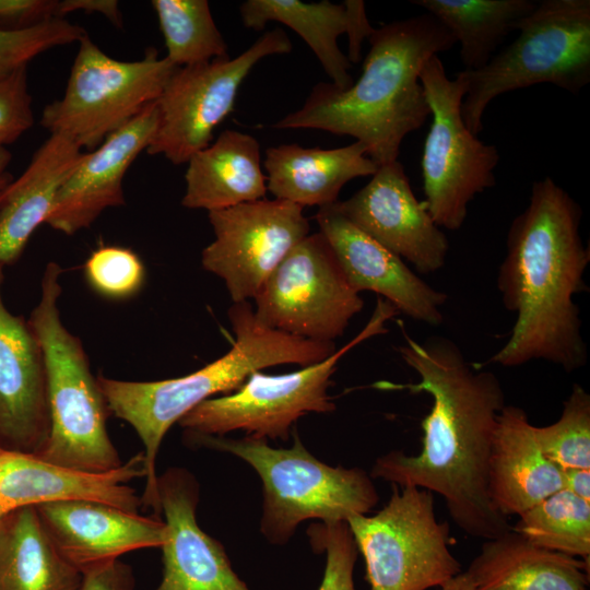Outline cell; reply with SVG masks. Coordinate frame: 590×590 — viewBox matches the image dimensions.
<instances>
[{
    "label": "cell",
    "mask_w": 590,
    "mask_h": 590,
    "mask_svg": "<svg viewBox=\"0 0 590 590\" xmlns=\"http://www.w3.org/2000/svg\"><path fill=\"white\" fill-rule=\"evenodd\" d=\"M398 346L418 381H379L387 390L425 392L433 399L422 421L417 455L393 450L378 457L370 476L398 486H415L441 496L453 522L468 535L488 540L511 529L509 518L493 505L487 488L488 458L499 412L506 405L497 376L469 363L458 345L434 335Z\"/></svg>",
    "instance_id": "6da1fadb"
},
{
    "label": "cell",
    "mask_w": 590,
    "mask_h": 590,
    "mask_svg": "<svg viewBox=\"0 0 590 590\" xmlns=\"http://www.w3.org/2000/svg\"><path fill=\"white\" fill-rule=\"evenodd\" d=\"M582 210L553 178L535 180L528 206L511 222L497 273L510 337L487 363L518 367L544 359L573 373L587 364L580 309L590 250L580 236Z\"/></svg>",
    "instance_id": "7a4b0ae2"
},
{
    "label": "cell",
    "mask_w": 590,
    "mask_h": 590,
    "mask_svg": "<svg viewBox=\"0 0 590 590\" xmlns=\"http://www.w3.org/2000/svg\"><path fill=\"white\" fill-rule=\"evenodd\" d=\"M359 79L345 90L316 84L304 105L273 125L350 135L378 166L397 161L405 135L423 127L430 109L420 73L433 56L456 44L432 14L375 28Z\"/></svg>",
    "instance_id": "3957f363"
},
{
    "label": "cell",
    "mask_w": 590,
    "mask_h": 590,
    "mask_svg": "<svg viewBox=\"0 0 590 590\" xmlns=\"http://www.w3.org/2000/svg\"><path fill=\"white\" fill-rule=\"evenodd\" d=\"M236 340L232 349L188 375L156 380L126 381L97 376L110 414L127 422L143 444L145 487L142 506L161 512L156 457L168 429L201 402L240 388L255 371L267 367L319 363L335 350L334 342H317L269 329L257 322L249 302L228 309Z\"/></svg>",
    "instance_id": "277c9868"
},
{
    "label": "cell",
    "mask_w": 590,
    "mask_h": 590,
    "mask_svg": "<svg viewBox=\"0 0 590 590\" xmlns=\"http://www.w3.org/2000/svg\"><path fill=\"white\" fill-rule=\"evenodd\" d=\"M62 272L58 263L47 264L28 319L44 353L50 414L48 439L36 456L71 470L105 473L123 462L106 428L110 412L97 377L80 339L61 321Z\"/></svg>",
    "instance_id": "5b68a950"
},
{
    "label": "cell",
    "mask_w": 590,
    "mask_h": 590,
    "mask_svg": "<svg viewBox=\"0 0 590 590\" xmlns=\"http://www.w3.org/2000/svg\"><path fill=\"white\" fill-rule=\"evenodd\" d=\"M291 448L270 447L246 436L188 434L192 445L236 456L255 469L263 485L261 533L272 544L288 542L300 522L347 521L378 503L373 477L359 468L331 467L314 457L293 428Z\"/></svg>",
    "instance_id": "8992f818"
},
{
    "label": "cell",
    "mask_w": 590,
    "mask_h": 590,
    "mask_svg": "<svg viewBox=\"0 0 590 590\" xmlns=\"http://www.w3.org/2000/svg\"><path fill=\"white\" fill-rule=\"evenodd\" d=\"M518 37L481 69L465 71L461 116L475 135L497 96L535 84L577 95L590 83V0H543L522 17Z\"/></svg>",
    "instance_id": "52a82bcc"
},
{
    "label": "cell",
    "mask_w": 590,
    "mask_h": 590,
    "mask_svg": "<svg viewBox=\"0 0 590 590\" xmlns=\"http://www.w3.org/2000/svg\"><path fill=\"white\" fill-rule=\"evenodd\" d=\"M398 312L393 305L378 297L363 330L326 359L284 375L257 370L236 391L201 402L178 424L187 434L224 436L243 430L252 438L287 440L299 417L335 410L328 388L338 362L363 341L386 333L387 321Z\"/></svg>",
    "instance_id": "ba28073f"
},
{
    "label": "cell",
    "mask_w": 590,
    "mask_h": 590,
    "mask_svg": "<svg viewBox=\"0 0 590 590\" xmlns=\"http://www.w3.org/2000/svg\"><path fill=\"white\" fill-rule=\"evenodd\" d=\"M63 95L46 105L40 125L94 150L161 96L178 68L155 48L135 61L105 54L86 34L79 40Z\"/></svg>",
    "instance_id": "9c48e42d"
},
{
    "label": "cell",
    "mask_w": 590,
    "mask_h": 590,
    "mask_svg": "<svg viewBox=\"0 0 590 590\" xmlns=\"http://www.w3.org/2000/svg\"><path fill=\"white\" fill-rule=\"evenodd\" d=\"M346 522L370 590H428L462 571L449 550V524L437 519L430 491L392 484L382 509Z\"/></svg>",
    "instance_id": "30bf717a"
},
{
    "label": "cell",
    "mask_w": 590,
    "mask_h": 590,
    "mask_svg": "<svg viewBox=\"0 0 590 590\" xmlns=\"http://www.w3.org/2000/svg\"><path fill=\"white\" fill-rule=\"evenodd\" d=\"M420 81L433 117L422 156L423 202L437 226L456 231L474 197L496 185L499 153L463 122L461 104L469 87L464 71L449 79L436 55L424 63Z\"/></svg>",
    "instance_id": "8fae6325"
},
{
    "label": "cell",
    "mask_w": 590,
    "mask_h": 590,
    "mask_svg": "<svg viewBox=\"0 0 590 590\" xmlns=\"http://www.w3.org/2000/svg\"><path fill=\"white\" fill-rule=\"evenodd\" d=\"M291 50L287 34L274 28L235 58L177 68L156 101L158 123L146 152L176 165L188 163L211 144L215 128L234 110L239 86L255 64Z\"/></svg>",
    "instance_id": "7c38bea8"
},
{
    "label": "cell",
    "mask_w": 590,
    "mask_h": 590,
    "mask_svg": "<svg viewBox=\"0 0 590 590\" xmlns=\"http://www.w3.org/2000/svg\"><path fill=\"white\" fill-rule=\"evenodd\" d=\"M253 299L258 323L317 342L343 335L364 306L320 232L308 234L284 257Z\"/></svg>",
    "instance_id": "4fadbf2b"
},
{
    "label": "cell",
    "mask_w": 590,
    "mask_h": 590,
    "mask_svg": "<svg viewBox=\"0 0 590 590\" xmlns=\"http://www.w3.org/2000/svg\"><path fill=\"white\" fill-rule=\"evenodd\" d=\"M208 215L214 240L203 249L201 263L224 281L233 304L253 299L310 229L304 208L280 199L245 202Z\"/></svg>",
    "instance_id": "5bb4252c"
},
{
    "label": "cell",
    "mask_w": 590,
    "mask_h": 590,
    "mask_svg": "<svg viewBox=\"0 0 590 590\" xmlns=\"http://www.w3.org/2000/svg\"><path fill=\"white\" fill-rule=\"evenodd\" d=\"M335 206L358 229L418 272L432 273L444 267L448 238L415 197L398 160L380 165L362 189Z\"/></svg>",
    "instance_id": "9a60e30c"
},
{
    "label": "cell",
    "mask_w": 590,
    "mask_h": 590,
    "mask_svg": "<svg viewBox=\"0 0 590 590\" xmlns=\"http://www.w3.org/2000/svg\"><path fill=\"white\" fill-rule=\"evenodd\" d=\"M158 123L156 101L83 153L60 186L45 224L67 235L87 228L108 208L125 204L123 177L146 151Z\"/></svg>",
    "instance_id": "2e32d148"
},
{
    "label": "cell",
    "mask_w": 590,
    "mask_h": 590,
    "mask_svg": "<svg viewBox=\"0 0 590 590\" xmlns=\"http://www.w3.org/2000/svg\"><path fill=\"white\" fill-rule=\"evenodd\" d=\"M199 483L184 468L157 476V495L166 524L163 578L155 590H249L235 574L222 544L198 524Z\"/></svg>",
    "instance_id": "e0dca14e"
},
{
    "label": "cell",
    "mask_w": 590,
    "mask_h": 590,
    "mask_svg": "<svg viewBox=\"0 0 590 590\" xmlns=\"http://www.w3.org/2000/svg\"><path fill=\"white\" fill-rule=\"evenodd\" d=\"M0 264V447L37 455L50 432L44 353L28 320L5 307Z\"/></svg>",
    "instance_id": "ac0fdd59"
},
{
    "label": "cell",
    "mask_w": 590,
    "mask_h": 590,
    "mask_svg": "<svg viewBox=\"0 0 590 590\" xmlns=\"http://www.w3.org/2000/svg\"><path fill=\"white\" fill-rule=\"evenodd\" d=\"M316 220L341 269L357 292L371 291L416 321L438 326L448 299L417 276L404 261L353 225L335 206H320Z\"/></svg>",
    "instance_id": "d6986e66"
},
{
    "label": "cell",
    "mask_w": 590,
    "mask_h": 590,
    "mask_svg": "<svg viewBox=\"0 0 590 590\" xmlns=\"http://www.w3.org/2000/svg\"><path fill=\"white\" fill-rule=\"evenodd\" d=\"M51 542L81 574L118 559L125 553L161 547L165 522L87 499H69L35 506Z\"/></svg>",
    "instance_id": "ffe728a7"
},
{
    "label": "cell",
    "mask_w": 590,
    "mask_h": 590,
    "mask_svg": "<svg viewBox=\"0 0 590 590\" xmlns=\"http://www.w3.org/2000/svg\"><path fill=\"white\" fill-rule=\"evenodd\" d=\"M143 453L118 469L85 473L47 462L36 455L0 449V516L45 503L87 499L139 514L142 500L129 485L144 477Z\"/></svg>",
    "instance_id": "44dd1931"
},
{
    "label": "cell",
    "mask_w": 590,
    "mask_h": 590,
    "mask_svg": "<svg viewBox=\"0 0 590 590\" xmlns=\"http://www.w3.org/2000/svg\"><path fill=\"white\" fill-rule=\"evenodd\" d=\"M243 25L262 31L268 22L285 24L310 47L331 83L339 90L353 84L352 63L361 60L362 43L375 28L362 0L305 3L298 0H247L240 4Z\"/></svg>",
    "instance_id": "7402d4cb"
},
{
    "label": "cell",
    "mask_w": 590,
    "mask_h": 590,
    "mask_svg": "<svg viewBox=\"0 0 590 590\" xmlns=\"http://www.w3.org/2000/svg\"><path fill=\"white\" fill-rule=\"evenodd\" d=\"M526 411L505 405L499 412L488 458L487 488L505 517L519 516L564 488L563 469L542 452Z\"/></svg>",
    "instance_id": "603a6c76"
},
{
    "label": "cell",
    "mask_w": 590,
    "mask_h": 590,
    "mask_svg": "<svg viewBox=\"0 0 590 590\" xmlns=\"http://www.w3.org/2000/svg\"><path fill=\"white\" fill-rule=\"evenodd\" d=\"M82 149L60 134L34 153L23 174L0 193V264L14 263L36 228L45 224L56 194L82 156Z\"/></svg>",
    "instance_id": "cb8c5ba5"
},
{
    "label": "cell",
    "mask_w": 590,
    "mask_h": 590,
    "mask_svg": "<svg viewBox=\"0 0 590 590\" xmlns=\"http://www.w3.org/2000/svg\"><path fill=\"white\" fill-rule=\"evenodd\" d=\"M366 155L358 141L328 150L297 143L271 146L263 163L267 191L303 208L333 204L346 182L377 172L379 166Z\"/></svg>",
    "instance_id": "d4e9b609"
},
{
    "label": "cell",
    "mask_w": 590,
    "mask_h": 590,
    "mask_svg": "<svg viewBox=\"0 0 590 590\" xmlns=\"http://www.w3.org/2000/svg\"><path fill=\"white\" fill-rule=\"evenodd\" d=\"M589 562L536 546L510 529L484 540L465 571L475 590H588Z\"/></svg>",
    "instance_id": "484cf974"
},
{
    "label": "cell",
    "mask_w": 590,
    "mask_h": 590,
    "mask_svg": "<svg viewBox=\"0 0 590 590\" xmlns=\"http://www.w3.org/2000/svg\"><path fill=\"white\" fill-rule=\"evenodd\" d=\"M181 204L208 212L264 199L267 177L252 135L224 130L188 161Z\"/></svg>",
    "instance_id": "4316f807"
},
{
    "label": "cell",
    "mask_w": 590,
    "mask_h": 590,
    "mask_svg": "<svg viewBox=\"0 0 590 590\" xmlns=\"http://www.w3.org/2000/svg\"><path fill=\"white\" fill-rule=\"evenodd\" d=\"M82 574L58 552L35 507L0 520V590H76Z\"/></svg>",
    "instance_id": "83f0119b"
},
{
    "label": "cell",
    "mask_w": 590,
    "mask_h": 590,
    "mask_svg": "<svg viewBox=\"0 0 590 590\" xmlns=\"http://www.w3.org/2000/svg\"><path fill=\"white\" fill-rule=\"evenodd\" d=\"M436 17L460 44L465 71L483 68L518 22L532 12V0H413Z\"/></svg>",
    "instance_id": "f1b7e54d"
},
{
    "label": "cell",
    "mask_w": 590,
    "mask_h": 590,
    "mask_svg": "<svg viewBox=\"0 0 590 590\" xmlns=\"http://www.w3.org/2000/svg\"><path fill=\"white\" fill-rule=\"evenodd\" d=\"M511 529L532 544L590 558V503L562 488L520 514Z\"/></svg>",
    "instance_id": "f546056e"
},
{
    "label": "cell",
    "mask_w": 590,
    "mask_h": 590,
    "mask_svg": "<svg viewBox=\"0 0 590 590\" xmlns=\"http://www.w3.org/2000/svg\"><path fill=\"white\" fill-rule=\"evenodd\" d=\"M166 46V58L186 67L227 57V44L220 33L206 0H153Z\"/></svg>",
    "instance_id": "4dcf8cb0"
},
{
    "label": "cell",
    "mask_w": 590,
    "mask_h": 590,
    "mask_svg": "<svg viewBox=\"0 0 590 590\" xmlns=\"http://www.w3.org/2000/svg\"><path fill=\"white\" fill-rule=\"evenodd\" d=\"M533 430L544 456L560 469H590V394L582 386H573L556 422Z\"/></svg>",
    "instance_id": "1f68e13d"
},
{
    "label": "cell",
    "mask_w": 590,
    "mask_h": 590,
    "mask_svg": "<svg viewBox=\"0 0 590 590\" xmlns=\"http://www.w3.org/2000/svg\"><path fill=\"white\" fill-rule=\"evenodd\" d=\"M83 272L94 292L114 300L134 296L145 281L141 258L121 246H101L93 250L84 262Z\"/></svg>",
    "instance_id": "d6a6232c"
},
{
    "label": "cell",
    "mask_w": 590,
    "mask_h": 590,
    "mask_svg": "<svg viewBox=\"0 0 590 590\" xmlns=\"http://www.w3.org/2000/svg\"><path fill=\"white\" fill-rule=\"evenodd\" d=\"M83 27L66 19H52L19 32L0 31V79L27 68L36 56L54 47L79 43Z\"/></svg>",
    "instance_id": "836d02e7"
},
{
    "label": "cell",
    "mask_w": 590,
    "mask_h": 590,
    "mask_svg": "<svg viewBox=\"0 0 590 590\" xmlns=\"http://www.w3.org/2000/svg\"><path fill=\"white\" fill-rule=\"evenodd\" d=\"M307 534L312 550L327 556L318 590H356L353 571L358 550L347 522H315L308 527Z\"/></svg>",
    "instance_id": "e575fe53"
},
{
    "label": "cell",
    "mask_w": 590,
    "mask_h": 590,
    "mask_svg": "<svg viewBox=\"0 0 590 590\" xmlns=\"http://www.w3.org/2000/svg\"><path fill=\"white\" fill-rule=\"evenodd\" d=\"M34 123L26 68L0 79V149L16 141Z\"/></svg>",
    "instance_id": "d590c367"
},
{
    "label": "cell",
    "mask_w": 590,
    "mask_h": 590,
    "mask_svg": "<svg viewBox=\"0 0 590 590\" xmlns=\"http://www.w3.org/2000/svg\"><path fill=\"white\" fill-rule=\"evenodd\" d=\"M60 15V0H0V31L32 28Z\"/></svg>",
    "instance_id": "8d00e7d4"
},
{
    "label": "cell",
    "mask_w": 590,
    "mask_h": 590,
    "mask_svg": "<svg viewBox=\"0 0 590 590\" xmlns=\"http://www.w3.org/2000/svg\"><path fill=\"white\" fill-rule=\"evenodd\" d=\"M76 590H135V579L129 565L115 559L82 573Z\"/></svg>",
    "instance_id": "74e56055"
},
{
    "label": "cell",
    "mask_w": 590,
    "mask_h": 590,
    "mask_svg": "<svg viewBox=\"0 0 590 590\" xmlns=\"http://www.w3.org/2000/svg\"><path fill=\"white\" fill-rule=\"evenodd\" d=\"M82 11L85 13H99L116 26L122 25L119 2L116 0H60V15Z\"/></svg>",
    "instance_id": "f35d334b"
},
{
    "label": "cell",
    "mask_w": 590,
    "mask_h": 590,
    "mask_svg": "<svg viewBox=\"0 0 590 590\" xmlns=\"http://www.w3.org/2000/svg\"><path fill=\"white\" fill-rule=\"evenodd\" d=\"M564 488L590 503V469H563Z\"/></svg>",
    "instance_id": "ab89813d"
},
{
    "label": "cell",
    "mask_w": 590,
    "mask_h": 590,
    "mask_svg": "<svg viewBox=\"0 0 590 590\" xmlns=\"http://www.w3.org/2000/svg\"><path fill=\"white\" fill-rule=\"evenodd\" d=\"M439 588L440 590H475L474 585L465 570L461 571Z\"/></svg>",
    "instance_id": "60d3db41"
},
{
    "label": "cell",
    "mask_w": 590,
    "mask_h": 590,
    "mask_svg": "<svg viewBox=\"0 0 590 590\" xmlns=\"http://www.w3.org/2000/svg\"><path fill=\"white\" fill-rule=\"evenodd\" d=\"M12 155L5 148L0 149V193L12 181L8 172Z\"/></svg>",
    "instance_id": "b9f144b4"
},
{
    "label": "cell",
    "mask_w": 590,
    "mask_h": 590,
    "mask_svg": "<svg viewBox=\"0 0 590 590\" xmlns=\"http://www.w3.org/2000/svg\"><path fill=\"white\" fill-rule=\"evenodd\" d=\"M2 517H3V516H2ZM2 517L0 516V520H1Z\"/></svg>",
    "instance_id": "7bdbcfd3"
},
{
    "label": "cell",
    "mask_w": 590,
    "mask_h": 590,
    "mask_svg": "<svg viewBox=\"0 0 590 590\" xmlns=\"http://www.w3.org/2000/svg\"><path fill=\"white\" fill-rule=\"evenodd\" d=\"M0 449H1V447H0Z\"/></svg>",
    "instance_id": "ee69618b"
}]
</instances>
